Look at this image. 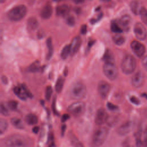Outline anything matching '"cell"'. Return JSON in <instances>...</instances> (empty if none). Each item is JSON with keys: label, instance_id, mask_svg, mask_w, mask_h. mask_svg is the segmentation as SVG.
I'll list each match as a JSON object with an SVG mask.
<instances>
[{"label": "cell", "instance_id": "1", "mask_svg": "<svg viewBox=\"0 0 147 147\" xmlns=\"http://www.w3.org/2000/svg\"><path fill=\"white\" fill-rule=\"evenodd\" d=\"M87 94L86 86L82 82H77L72 84L69 90L70 97L74 100H80L85 97Z\"/></svg>", "mask_w": 147, "mask_h": 147}, {"label": "cell", "instance_id": "2", "mask_svg": "<svg viewBox=\"0 0 147 147\" xmlns=\"http://www.w3.org/2000/svg\"><path fill=\"white\" fill-rule=\"evenodd\" d=\"M4 147H27V140L22 136L14 134L7 137L4 141Z\"/></svg>", "mask_w": 147, "mask_h": 147}, {"label": "cell", "instance_id": "3", "mask_svg": "<svg viewBox=\"0 0 147 147\" xmlns=\"http://www.w3.org/2000/svg\"><path fill=\"white\" fill-rule=\"evenodd\" d=\"M27 13V8L24 5H19L11 8L7 13L8 18L13 21H18L23 18Z\"/></svg>", "mask_w": 147, "mask_h": 147}, {"label": "cell", "instance_id": "4", "mask_svg": "<svg viewBox=\"0 0 147 147\" xmlns=\"http://www.w3.org/2000/svg\"><path fill=\"white\" fill-rule=\"evenodd\" d=\"M109 130L105 127H100L97 129L94 133L92 137V144L94 147H100L105 142Z\"/></svg>", "mask_w": 147, "mask_h": 147}, {"label": "cell", "instance_id": "5", "mask_svg": "<svg viewBox=\"0 0 147 147\" xmlns=\"http://www.w3.org/2000/svg\"><path fill=\"white\" fill-rule=\"evenodd\" d=\"M121 69L126 75L132 74L136 67V60L135 58L130 55H125L121 62Z\"/></svg>", "mask_w": 147, "mask_h": 147}, {"label": "cell", "instance_id": "6", "mask_svg": "<svg viewBox=\"0 0 147 147\" xmlns=\"http://www.w3.org/2000/svg\"><path fill=\"white\" fill-rule=\"evenodd\" d=\"M103 71L105 75L110 80H114L118 76V68L115 63H105L103 66Z\"/></svg>", "mask_w": 147, "mask_h": 147}, {"label": "cell", "instance_id": "7", "mask_svg": "<svg viewBox=\"0 0 147 147\" xmlns=\"http://www.w3.org/2000/svg\"><path fill=\"white\" fill-rule=\"evenodd\" d=\"M85 110V104L80 101L74 102L70 105L68 108L69 113L75 117H79L83 114Z\"/></svg>", "mask_w": 147, "mask_h": 147}, {"label": "cell", "instance_id": "8", "mask_svg": "<svg viewBox=\"0 0 147 147\" xmlns=\"http://www.w3.org/2000/svg\"><path fill=\"white\" fill-rule=\"evenodd\" d=\"M111 86L109 83L106 81H100L98 85V91L100 96L103 99H106L110 92Z\"/></svg>", "mask_w": 147, "mask_h": 147}, {"label": "cell", "instance_id": "9", "mask_svg": "<svg viewBox=\"0 0 147 147\" xmlns=\"http://www.w3.org/2000/svg\"><path fill=\"white\" fill-rule=\"evenodd\" d=\"M134 33L138 39L143 40L146 37L147 31L142 24L137 22L134 26Z\"/></svg>", "mask_w": 147, "mask_h": 147}, {"label": "cell", "instance_id": "10", "mask_svg": "<svg viewBox=\"0 0 147 147\" xmlns=\"http://www.w3.org/2000/svg\"><path fill=\"white\" fill-rule=\"evenodd\" d=\"M109 115L107 111L103 108L99 109L95 114V122L98 125H101L107 121Z\"/></svg>", "mask_w": 147, "mask_h": 147}, {"label": "cell", "instance_id": "11", "mask_svg": "<svg viewBox=\"0 0 147 147\" xmlns=\"http://www.w3.org/2000/svg\"><path fill=\"white\" fill-rule=\"evenodd\" d=\"M131 48L134 53L138 57L142 56L145 52V47L141 42L134 40L131 42Z\"/></svg>", "mask_w": 147, "mask_h": 147}, {"label": "cell", "instance_id": "12", "mask_svg": "<svg viewBox=\"0 0 147 147\" xmlns=\"http://www.w3.org/2000/svg\"><path fill=\"white\" fill-rule=\"evenodd\" d=\"M144 82V75L141 71H137L131 78V84L135 88L141 87Z\"/></svg>", "mask_w": 147, "mask_h": 147}, {"label": "cell", "instance_id": "13", "mask_svg": "<svg viewBox=\"0 0 147 147\" xmlns=\"http://www.w3.org/2000/svg\"><path fill=\"white\" fill-rule=\"evenodd\" d=\"M53 13V7L50 2H47L41 8L40 16L44 20L49 18Z\"/></svg>", "mask_w": 147, "mask_h": 147}, {"label": "cell", "instance_id": "14", "mask_svg": "<svg viewBox=\"0 0 147 147\" xmlns=\"http://www.w3.org/2000/svg\"><path fill=\"white\" fill-rule=\"evenodd\" d=\"M132 128V122L131 121H127L119 126L117 129V131L119 136H125L130 132Z\"/></svg>", "mask_w": 147, "mask_h": 147}, {"label": "cell", "instance_id": "15", "mask_svg": "<svg viewBox=\"0 0 147 147\" xmlns=\"http://www.w3.org/2000/svg\"><path fill=\"white\" fill-rule=\"evenodd\" d=\"M82 42L81 38L79 36L75 37L70 44L71 46V54L72 55H75L79 50Z\"/></svg>", "mask_w": 147, "mask_h": 147}, {"label": "cell", "instance_id": "16", "mask_svg": "<svg viewBox=\"0 0 147 147\" xmlns=\"http://www.w3.org/2000/svg\"><path fill=\"white\" fill-rule=\"evenodd\" d=\"M69 8L67 4H61L56 7V15L61 17L66 16L69 13Z\"/></svg>", "mask_w": 147, "mask_h": 147}, {"label": "cell", "instance_id": "17", "mask_svg": "<svg viewBox=\"0 0 147 147\" xmlns=\"http://www.w3.org/2000/svg\"><path fill=\"white\" fill-rule=\"evenodd\" d=\"M119 24L125 30H127L129 29L131 24L130 16L127 14L122 16L119 20Z\"/></svg>", "mask_w": 147, "mask_h": 147}, {"label": "cell", "instance_id": "18", "mask_svg": "<svg viewBox=\"0 0 147 147\" xmlns=\"http://www.w3.org/2000/svg\"><path fill=\"white\" fill-rule=\"evenodd\" d=\"M38 22L35 17H31L29 18V19L27 21V28L29 30H34L38 28Z\"/></svg>", "mask_w": 147, "mask_h": 147}, {"label": "cell", "instance_id": "19", "mask_svg": "<svg viewBox=\"0 0 147 147\" xmlns=\"http://www.w3.org/2000/svg\"><path fill=\"white\" fill-rule=\"evenodd\" d=\"M69 138L70 142L73 147H84L83 144L79 141L77 137L71 131L69 133Z\"/></svg>", "mask_w": 147, "mask_h": 147}, {"label": "cell", "instance_id": "20", "mask_svg": "<svg viewBox=\"0 0 147 147\" xmlns=\"http://www.w3.org/2000/svg\"><path fill=\"white\" fill-rule=\"evenodd\" d=\"M13 91H14V94L21 100H25L26 99L27 96L26 95V94L21 85L15 86L13 88Z\"/></svg>", "mask_w": 147, "mask_h": 147}, {"label": "cell", "instance_id": "21", "mask_svg": "<svg viewBox=\"0 0 147 147\" xmlns=\"http://www.w3.org/2000/svg\"><path fill=\"white\" fill-rule=\"evenodd\" d=\"M103 60L105 61V63H115L114 56L113 52L110 49H106L102 57Z\"/></svg>", "mask_w": 147, "mask_h": 147}, {"label": "cell", "instance_id": "22", "mask_svg": "<svg viewBox=\"0 0 147 147\" xmlns=\"http://www.w3.org/2000/svg\"><path fill=\"white\" fill-rule=\"evenodd\" d=\"M41 70L40 63L38 60H36L33 61L28 67V71L30 72H37Z\"/></svg>", "mask_w": 147, "mask_h": 147}, {"label": "cell", "instance_id": "23", "mask_svg": "<svg viewBox=\"0 0 147 147\" xmlns=\"http://www.w3.org/2000/svg\"><path fill=\"white\" fill-rule=\"evenodd\" d=\"M47 48L48 49L47 56H46V59L47 60H49L53 54V45H52V38L51 37H48L47 39Z\"/></svg>", "mask_w": 147, "mask_h": 147}, {"label": "cell", "instance_id": "24", "mask_svg": "<svg viewBox=\"0 0 147 147\" xmlns=\"http://www.w3.org/2000/svg\"><path fill=\"white\" fill-rule=\"evenodd\" d=\"M10 122L13 126H14L16 128L18 129H23L24 128V125L23 122L21 119L16 117H14L11 118Z\"/></svg>", "mask_w": 147, "mask_h": 147}, {"label": "cell", "instance_id": "25", "mask_svg": "<svg viewBox=\"0 0 147 147\" xmlns=\"http://www.w3.org/2000/svg\"><path fill=\"white\" fill-rule=\"evenodd\" d=\"M25 121L29 125H35L38 122V118L34 114H28L25 117Z\"/></svg>", "mask_w": 147, "mask_h": 147}, {"label": "cell", "instance_id": "26", "mask_svg": "<svg viewBox=\"0 0 147 147\" xmlns=\"http://www.w3.org/2000/svg\"><path fill=\"white\" fill-rule=\"evenodd\" d=\"M64 79L63 76H59L55 84V90L57 92L59 93L61 91L63 86H64Z\"/></svg>", "mask_w": 147, "mask_h": 147}, {"label": "cell", "instance_id": "27", "mask_svg": "<svg viewBox=\"0 0 147 147\" xmlns=\"http://www.w3.org/2000/svg\"><path fill=\"white\" fill-rule=\"evenodd\" d=\"M113 42L117 45H122L125 41V38L120 34H117L113 37Z\"/></svg>", "mask_w": 147, "mask_h": 147}, {"label": "cell", "instance_id": "28", "mask_svg": "<svg viewBox=\"0 0 147 147\" xmlns=\"http://www.w3.org/2000/svg\"><path fill=\"white\" fill-rule=\"evenodd\" d=\"M130 7L131 11L134 14H138L140 13V11L141 7H140V3L137 1H132L130 3Z\"/></svg>", "mask_w": 147, "mask_h": 147}, {"label": "cell", "instance_id": "29", "mask_svg": "<svg viewBox=\"0 0 147 147\" xmlns=\"http://www.w3.org/2000/svg\"><path fill=\"white\" fill-rule=\"evenodd\" d=\"M69 53H71L70 44L69 45H66L62 49L61 53H60V56L63 59L65 60L68 57Z\"/></svg>", "mask_w": 147, "mask_h": 147}, {"label": "cell", "instance_id": "30", "mask_svg": "<svg viewBox=\"0 0 147 147\" xmlns=\"http://www.w3.org/2000/svg\"><path fill=\"white\" fill-rule=\"evenodd\" d=\"M139 14L142 22L147 25V9L144 7H141Z\"/></svg>", "mask_w": 147, "mask_h": 147}, {"label": "cell", "instance_id": "31", "mask_svg": "<svg viewBox=\"0 0 147 147\" xmlns=\"http://www.w3.org/2000/svg\"><path fill=\"white\" fill-rule=\"evenodd\" d=\"M142 133H141V130H138V131L136 133V144L137 147H141L142 145Z\"/></svg>", "mask_w": 147, "mask_h": 147}, {"label": "cell", "instance_id": "32", "mask_svg": "<svg viewBox=\"0 0 147 147\" xmlns=\"http://www.w3.org/2000/svg\"><path fill=\"white\" fill-rule=\"evenodd\" d=\"M8 127V123L6 120L5 119L1 118L0 119V133L1 134H3Z\"/></svg>", "mask_w": 147, "mask_h": 147}, {"label": "cell", "instance_id": "33", "mask_svg": "<svg viewBox=\"0 0 147 147\" xmlns=\"http://www.w3.org/2000/svg\"><path fill=\"white\" fill-rule=\"evenodd\" d=\"M111 30L112 32L115 33H120L122 32V29H121V28L115 21H113L111 23Z\"/></svg>", "mask_w": 147, "mask_h": 147}, {"label": "cell", "instance_id": "34", "mask_svg": "<svg viewBox=\"0 0 147 147\" xmlns=\"http://www.w3.org/2000/svg\"><path fill=\"white\" fill-rule=\"evenodd\" d=\"M7 106L10 110L12 111H15L17 109L18 102L16 100H10L7 102Z\"/></svg>", "mask_w": 147, "mask_h": 147}, {"label": "cell", "instance_id": "35", "mask_svg": "<svg viewBox=\"0 0 147 147\" xmlns=\"http://www.w3.org/2000/svg\"><path fill=\"white\" fill-rule=\"evenodd\" d=\"M52 94V88L51 86H48L45 88V98L47 100L49 101L51 99V97Z\"/></svg>", "mask_w": 147, "mask_h": 147}, {"label": "cell", "instance_id": "36", "mask_svg": "<svg viewBox=\"0 0 147 147\" xmlns=\"http://www.w3.org/2000/svg\"><path fill=\"white\" fill-rule=\"evenodd\" d=\"M142 146L144 147H147V126L145 127L144 130L142 133Z\"/></svg>", "mask_w": 147, "mask_h": 147}, {"label": "cell", "instance_id": "37", "mask_svg": "<svg viewBox=\"0 0 147 147\" xmlns=\"http://www.w3.org/2000/svg\"><path fill=\"white\" fill-rule=\"evenodd\" d=\"M0 111H1V113L5 116H7L9 115V111L8 109L5 106V105L1 103V108H0Z\"/></svg>", "mask_w": 147, "mask_h": 147}, {"label": "cell", "instance_id": "38", "mask_svg": "<svg viewBox=\"0 0 147 147\" xmlns=\"http://www.w3.org/2000/svg\"><path fill=\"white\" fill-rule=\"evenodd\" d=\"M66 23L69 26H74L75 23V18L72 16H68L66 18Z\"/></svg>", "mask_w": 147, "mask_h": 147}, {"label": "cell", "instance_id": "39", "mask_svg": "<svg viewBox=\"0 0 147 147\" xmlns=\"http://www.w3.org/2000/svg\"><path fill=\"white\" fill-rule=\"evenodd\" d=\"M21 87H22V88H23V90H24V92H25L26 95L27 96V97L32 98V94H31V92H30V91L28 90V87L25 86V84H21Z\"/></svg>", "mask_w": 147, "mask_h": 147}, {"label": "cell", "instance_id": "40", "mask_svg": "<svg viewBox=\"0 0 147 147\" xmlns=\"http://www.w3.org/2000/svg\"><path fill=\"white\" fill-rule=\"evenodd\" d=\"M107 107L108 109L111 111H117L118 109V107L117 105L110 102H108L107 103Z\"/></svg>", "mask_w": 147, "mask_h": 147}, {"label": "cell", "instance_id": "41", "mask_svg": "<svg viewBox=\"0 0 147 147\" xmlns=\"http://www.w3.org/2000/svg\"><path fill=\"white\" fill-rule=\"evenodd\" d=\"M130 100L131 103H133V104L136 105H138L140 103L139 99L134 96H131V97H130Z\"/></svg>", "mask_w": 147, "mask_h": 147}, {"label": "cell", "instance_id": "42", "mask_svg": "<svg viewBox=\"0 0 147 147\" xmlns=\"http://www.w3.org/2000/svg\"><path fill=\"white\" fill-rule=\"evenodd\" d=\"M52 110L53 111V113L55 115H58V112L56 109V97H54L53 99V102H52Z\"/></svg>", "mask_w": 147, "mask_h": 147}, {"label": "cell", "instance_id": "43", "mask_svg": "<svg viewBox=\"0 0 147 147\" xmlns=\"http://www.w3.org/2000/svg\"><path fill=\"white\" fill-rule=\"evenodd\" d=\"M142 65L143 67L147 71V55L145 56L142 60Z\"/></svg>", "mask_w": 147, "mask_h": 147}, {"label": "cell", "instance_id": "44", "mask_svg": "<svg viewBox=\"0 0 147 147\" xmlns=\"http://www.w3.org/2000/svg\"><path fill=\"white\" fill-rule=\"evenodd\" d=\"M87 26L86 25L84 24V25H82V26H81V28H80V32L82 34H85L87 32Z\"/></svg>", "mask_w": 147, "mask_h": 147}, {"label": "cell", "instance_id": "45", "mask_svg": "<svg viewBox=\"0 0 147 147\" xmlns=\"http://www.w3.org/2000/svg\"><path fill=\"white\" fill-rule=\"evenodd\" d=\"M69 118V115L67 114H64L61 117V122H64Z\"/></svg>", "mask_w": 147, "mask_h": 147}, {"label": "cell", "instance_id": "46", "mask_svg": "<svg viewBox=\"0 0 147 147\" xmlns=\"http://www.w3.org/2000/svg\"><path fill=\"white\" fill-rule=\"evenodd\" d=\"M102 13H100V14L98 16V17H97L96 19H94V18H93V19H91V24H94V23H95L96 22L99 21V20H100V18H102Z\"/></svg>", "mask_w": 147, "mask_h": 147}, {"label": "cell", "instance_id": "47", "mask_svg": "<svg viewBox=\"0 0 147 147\" xmlns=\"http://www.w3.org/2000/svg\"><path fill=\"white\" fill-rule=\"evenodd\" d=\"M44 36V32H42L41 30H40L37 32V36L38 38H42Z\"/></svg>", "mask_w": 147, "mask_h": 147}, {"label": "cell", "instance_id": "48", "mask_svg": "<svg viewBox=\"0 0 147 147\" xmlns=\"http://www.w3.org/2000/svg\"><path fill=\"white\" fill-rule=\"evenodd\" d=\"M65 129H66V125L65 124H64V125H62L61 129V134L62 136H63V135L64 134L65 131Z\"/></svg>", "mask_w": 147, "mask_h": 147}, {"label": "cell", "instance_id": "49", "mask_svg": "<svg viewBox=\"0 0 147 147\" xmlns=\"http://www.w3.org/2000/svg\"><path fill=\"white\" fill-rule=\"evenodd\" d=\"M95 43V40H90V41H89V42H88V46H87V49H88V50H89L90 49V48L93 45V44Z\"/></svg>", "mask_w": 147, "mask_h": 147}, {"label": "cell", "instance_id": "50", "mask_svg": "<svg viewBox=\"0 0 147 147\" xmlns=\"http://www.w3.org/2000/svg\"><path fill=\"white\" fill-rule=\"evenodd\" d=\"M1 80L3 84H7V79L5 76H2L1 77Z\"/></svg>", "mask_w": 147, "mask_h": 147}, {"label": "cell", "instance_id": "51", "mask_svg": "<svg viewBox=\"0 0 147 147\" xmlns=\"http://www.w3.org/2000/svg\"><path fill=\"white\" fill-rule=\"evenodd\" d=\"M38 131H39V127L38 126H34V127H33V129H32V131L34 133H35V134H36V133H37L38 132Z\"/></svg>", "mask_w": 147, "mask_h": 147}, {"label": "cell", "instance_id": "52", "mask_svg": "<svg viewBox=\"0 0 147 147\" xmlns=\"http://www.w3.org/2000/svg\"><path fill=\"white\" fill-rule=\"evenodd\" d=\"M68 74V69L67 68V67H65V68L64 70V76H67Z\"/></svg>", "mask_w": 147, "mask_h": 147}, {"label": "cell", "instance_id": "53", "mask_svg": "<svg viewBox=\"0 0 147 147\" xmlns=\"http://www.w3.org/2000/svg\"><path fill=\"white\" fill-rule=\"evenodd\" d=\"M76 9L75 10L76 11V13H79V11L80 10V8H78V7H77V8H76Z\"/></svg>", "mask_w": 147, "mask_h": 147}, {"label": "cell", "instance_id": "54", "mask_svg": "<svg viewBox=\"0 0 147 147\" xmlns=\"http://www.w3.org/2000/svg\"><path fill=\"white\" fill-rule=\"evenodd\" d=\"M84 1H75V2L76 3H82V2H83Z\"/></svg>", "mask_w": 147, "mask_h": 147}, {"label": "cell", "instance_id": "55", "mask_svg": "<svg viewBox=\"0 0 147 147\" xmlns=\"http://www.w3.org/2000/svg\"><path fill=\"white\" fill-rule=\"evenodd\" d=\"M127 147H131V146H127Z\"/></svg>", "mask_w": 147, "mask_h": 147}]
</instances>
